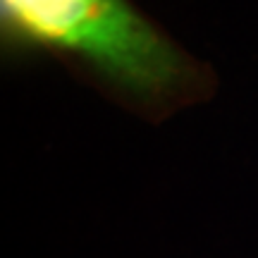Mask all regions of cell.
Here are the masks:
<instances>
[{
  "mask_svg": "<svg viewBox=\"0 0 258 258\" xmlns=\"http://www.w3.org/2000/svg\"><path fill=\"white\" fill-rule=\"evenodd\" d=\"M3 12L24 36L82 55L137 96H163L184 79V57L127 0H3Z\"/></svg>",
  "mask_w": 258,
  "mask_h": 258,
  "instance_id": "obj_1",
  "label": "cell"
}]
</instances>
